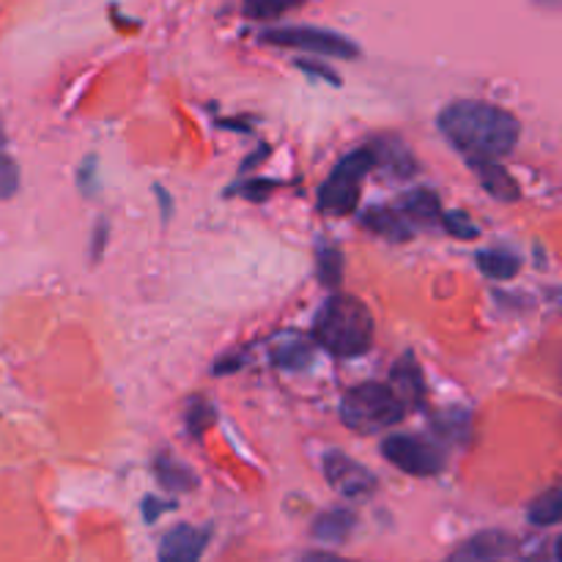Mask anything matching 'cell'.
Instances as JSON below:
<instances>
[{"mask_svg": "<svg viewBox=\"0 0 562 562\" xmlns=\"http://www.w3.org/2000/svg\"><path fill=\"white\" fill-rule=\"evenodd\" d=\"M439 130L456 151L470 162L477 159H499L514 151L519 143V121L508 110L475 99H461L439 113Z\"/></svg>", "mask_w": 562, "mask_h": 562, "instance_id": "6da1fadb", "label": "cell"}, {"mask_svg": "<svg viewBox=\"0 0 562 562\" xmlns=\"http://www.w3.org/2000/svg\"><path fill=\"white\" fill-rule=\"evenodd\" d=\"M373 316L357 296H333L324 302L313 324V338L335 357H362L373 346Z\"/></svg>", "mask_w": 562, "mask_h": 562, "instance_id": "7a4b0ae2", "label": "cell"}, {"mask_svg": "<svg viewBox=\"0 0 562 562\" xmlns=\"http://www.w3.org/2000/svg\"><path fill=\"white\" fill-rule=\"evenodd\" d=\"M406 417V404L390 384H357L340 401V420L357 434H382Z\"/></svg>", "mask_w": 562, "mask_h": 562, "instance_id": "3957f363", "label": "cell"}, {"mask_svg": "<svg viewBox=\"0 0 562 562\" xmlns=\"http://www.w3.org/2000/svg\"><path fill=\"white\" fill-rule=\"evenodd\" d=\"M376 168V154L373 148H357V151L346 154L329 179L324 181L318 190V209L329 214H351L357 201H360L362 179Z\"/></svg>", "mask_w": 562, "mask_h": 562, "instance_id": "277c9868", "label": "cell"}, {"mask_svg": "<svg viewBox=\"0 0 562 562\" xmlns=\"http://www.w3.org/2000/svg\"><path fill=\"white\" fill-rule=\"evenodd\" d=\"M263 44H274V47H291L302 49V53H318L329 55V58H357L360 47L351 42L349 36L327 31V27L313 25H289V27H269L261 33Z\"/></svg>", "mask_w": 562, "mask_h": 562, "instance_id": "5b68a950", "label": "cell"}, {"mask_svg": "<svg viewBox=\"0 0 562 562\" xmlns=\"http://www.w3.org/2000/svg\"><path fill=\"white\" fill-rule=\"evenodd\" d=\"M384 459L401 472L415 477H434L445 470L442 450L434 448L431 442L420 437H406V434H393L382 442Z\"/></svg>", "mask_w": 562, "mask_h": 562, "instance_id": "8992f818", "label": "cell"}, {"mask_svg": "<svg viewBox=\"0 0 562 562\" xmlns=\"http://www.w3.org/2000/svg\"><path fill=\"white\" fill-rule=\"evenodd\" d=\"M322 470L329 486L346 499H366L379 488L376 475L368 467H362L360 461L351 459V456L340 453V450H329L324 456Z\"/></svg>", "mask_w": 562, "mask_h": 562, "instance_id": "52a82bcc", "label": "cell"}, {"mask_svg": "<svg viewBox=\"0 0 562 562\" xmlns=\"http://www.w3.org/2000/svg\"><path fill=\"white\" fill-rule=\"evenodd\" d=\"M209 547L206 527L179 525L170 532H165L159 543V562H201L203 552Z\"/></svg>", "mask_w": 562, "mask_h": 562, "instance_id": "ba28073f", "label": "cell"}, {"mask_svg": "<svg viewBox=\"0 0 562 562\" xmlns=\"http://www.w3.org/2000/svg\"><path fill=\"white\" fill-rule=\"evenodd\" d=\"M514 549V538L505 532H481V536L470 538L459 552L450 558V562H494L503 554Z\"/></svg>", "mask_w": 562, "mask_h": 562, "instance_id": "9c48e42d", "label": "cell"}, {"mask_svg": "<svg viewBox=\"0 0 562 562\" xmlns=\"http://www.w3.org/2000/svg\"><path fill=\"white\" fill-rule=\"evenodd\" d=\"M470 165L475 168L477 179H481L483 190H486L488 195L497 198V201H505V203H510L519 198V184H516L514 176H510L508 170L497 162V159H477V162H470Z\"/></svg>", "mask_w": 562, "mask_h": 562, "instance_id": "30bf717a", "label": "cell"}, {"mask_svg": "<svg viewBox=\"0 0 562 562\" xmlns=\"http://www.w3.org/2000/svg\"><path fill=\"white\" fill-rule=\"evenodd\" d=\"M390 387L398 393V398L404 404H420L423 395H426V384H423V371L417 366V360L412 355H404L393 368V382Z\"/></svg>", "mask_w": 562, "mask_h": 562, "instance_id": "8fae6325", "label": "cell"}, {"mask_svg": "<svg viewBox=\"0 0 562 562\" xmlns=\"http://www.w3.org/2000/svg\"><path fill=\"white\" fill-rule=\"evenodd\" d=\"M355 525L357 519L351 510L333 508L313 521V538L322 543H344L351 536V530H355Z\"/></svg>", "mask_w": 562, "mask_h": 562, "instance_id": "7c38bea8", "label": "cell"}, {"mask_svg": "<svg viewBox=\"0 0 562 562\" xmlns=\"http://www.w3.org/2000/svg\"><path fill=\"white\" fill-rule=\"evenodd\" d=\"M313 360V346L305 338H294V335H285L278 344L272 346V362L283 371H302V368L311 366Z\"/></svg>", "mask_w": 562, "mask_h": 562, "instance_id": "4fadbf2b", "label": "cell"}, {"mask_svg": "<svg viewBox=\"0 0 562 562\" xmlns=\"http://www.w3.org/2000/svg\"><path fill=\"white\" fill-rule=\"evenodd\" d=\"M401 214L412 223L434 225L437 220H442V206H439V198L434 190H415L401 201Z\"/></svg>", "mask_w": 562, "mask_h": 562, "instance_id": "5bb4252c", "label": "cell"}, {"mask_svg": "<svg viewBox=\"0 0 562 562\" xmlns=\"http://www.w3.org/2000/svg\"><path fill=\"white\" fill-rule=\"evenodd\" d=\"M362 223H366L373 234L384 236V239L406 241L412 236L409 220L401 212H393V209H371V212H366Z\"/></svg>", "mask_w": 562, "mask_h": 562, "instance_id": "9a60e30c", "label": "cell"}, {"mask_svg": "<svg viewBox=\"0 0 562 562\" xmlns=\"http://www.w3.org/2000/svg\"><path fill=\"white\" fill-rule=\"evenodd\" d=\"M154 472H157V481L162 483L168 492H190L195 486V472L190 467L181 464L173 456H157L154 461Z\"/></svg>", "mask_w": 562, "mask_h": 562, "instance_id": "2e32d148", "label": "cell"}, {"mask_svg": "<svg viewBox=\"0 0 562 562\" xmlns=\"http://www.w3.org/2000/svg\"><path fill=\"white\" fill-rule=\"evenodd\" d=\"M477 269L492 280H510L519 274L521 261L514 252L505 250H483L477 252Z\"/></svg>", "mask_w": 562, "mask_h": 562, "instance_id": "e0dca14e", "label": "cell"}, {"mask_svg": "<svg viewBox=\"0 0 562 562\" xmlns=\"http://www.w3.org/2000/svg\"><path fill=\"white\" fill-rule=\"evenodd\" d=\"M527 516H530L532 525L538 527H552L558 525V521H562V486L541 494V497L530 505Z\"/></svg>", "mask_w": 562, "mask_h": 562, "instance_id": "ac0fdd59", "label": "cell"}, {"mask_svg": "<svg viewBox=\"0 0 562 562\" xmlns=\"http://www.w3.org/2000/svg\"><path fill=\"white\" fill-rule=\"evenodd\" d=\"M214 420H217V412H214V406L209 404L206 398L195 395V398L187 401L184 423H187V431H190L192 437H201V434H206L209 428L214 426Z\"/></svg>", "mask_w": 562, "mask_h": 562, "instance_id": "d6986e66", "label": "cell"}, {"mask_svg": "<svg viewBox=\"0 0 562 562\" xmlns=\"http://www.w3.org/2000/svg\"><path fill=\"white\" fill-rule=\"evenodd\" d=\"M305 0H245L241 3V11L250 20H274V16L289 14L291 9L302 5Z\"/></svg>", "mask_w": 562, "mask_h": 562, "instance_id": "ffe728a7", "label": "cell"}, {"mask_svg": "<svg viewBox=\"0 0 562 562\" xmlns=\"http://www.w3.org/2000/svg\"><path fill=\"white\" fill-rule=\"evenodd\" d=\"M20 187V168L11 159V154L5 151V132H3V121H0V201L11 198Z\"/></svg>", "mask_w": 562, "mask_h": 562, "instance_id": "44dd1931", "label": "cell"}, {"mask_svg": "<svg viewBox=\"0 0 562 562\" xmlns=\"http://www.w3.org/2000/svg\"><path fill=\"white\" fill-rule=\"evenodd\" d=\"M344 274V258L335 247H322L318 250V278L324 285H338Z\"/></svg>", "mask_w": 562, "mask_h": 562, "instance_id": "7402d4cb", "label": "cell"}, {"mask_svg": "<svg viewBox=\"0 0 562 562\" xmlns=\"http://www.w3.org/2000/svg\"><path fill=\"white\" fill-rule=\"evenodd\" d=\"M439 223H442V228L448 231L450 236H456V239H477V236H481V228L472 223L467 212H442V220H439Z\"/></svg>", "mask_w": 562, "mask_h": 562, "instance_id": "603a6c76", "label": "cell"}, {"mask_svg": "<svg viewBox=\"0 0 562 562\" xmlns=\"http://www.w3.org/2000/svg\"><path fill=\"white\" fill-rule=\"evenodd\" d=\"M274 187H278L274 181L252 179V181H245V184L236 187V195H245V198H250V201H263V198L272 195Z\"/></svg>", "mask_w": 562, "mask_h": 562, "instance_id": "cb8c5ba5", "label": "cell"}, {"mask_svg": "<svg viewBox=\"0 0 562 562\" xmlns=\"http://www.w3.org/2000/svg\"><path fill=\"white\" fill-rule=\"evenodd\" d=\"M77 181H80V190L86 192V195H93V192H97V157H88L86 162L80 165Z\"/></svg>", "mask_w": 562, "mask_h": 562, "instance_id": "d4e9b609", "label": "cell"}, {"mask_svg": "<svg viewBox=\"0 0 562 562\" xmlns=\"http://www.w3.org/2000/svg\"><path fill=\"white\" fill-rule=\"evenodd\" d=\"M296 69L307 71V75L324 77V80H329V82H333V86H338V82H340L338 71L329 69V66H324V64H316V60H296Z\"/></svg>", "mask_w": 562, "mask_h": 562, "instance_id": "484cf974", "label": "cell"}, {"mask_svg": "<svg viewBox=\"0 0 562 562\" xmlns=\"http://www.w3.org/2000/svg\"><path fill=\"white\" fill-rule=\"evenodd\" d=\"M173 508V503H157V497H146V503H143V514H146V521H157L159 514H165V510Z\"/></svg>", "mask_w": 562, "mask_h": 562, "instance_id": "4316f807", "label": "cell"}, {"mask_svg": "<svg viewBox=\"0 0 562 562\" xmlns=\"http://www.w3.org/2000/svg\"><path fill=\"white\" fill-rule=\"evenodd\" d=\"M93 236H97V239H93V258H97L99 252H102V245L108 241V225H99Z\"/></svg>", "mask_w": 562, "mask_h": 562, "instance_id": "83f0119b", "label": "cell"}, {"mask_svg": "<svg viewBox=\"0 0 562 562\" xmlns=\"http://www.w3.org/2000/svg\"><path fill=\"white\" fill-rule=\"evenodd\" d=\"M558 562H562V538L558 541Z\"/></svg>", "mask_w": 562, "mask_h": 562, "instance_id": "f1b7e54d", "label": "cell"}]
</instances>
